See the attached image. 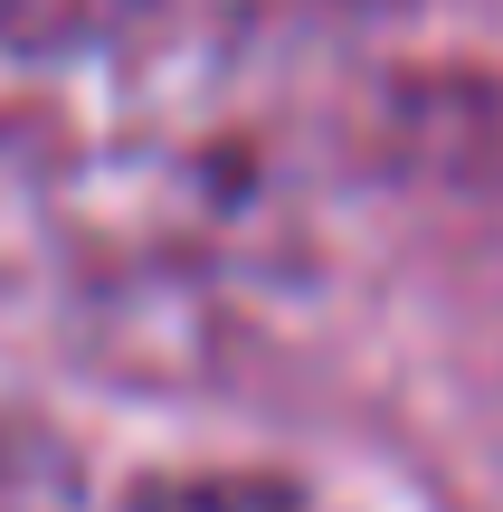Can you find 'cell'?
I'll return each instance as SVG.
<instances>
[{
	"label": "cell",
	"mask_w": 503,
	"mask_h": 512,
	"mask_svg": "<svg viewBox=\"0 0 503 512\" xmlns=\"http://www.w3.org/2000/svg\"><path fill=\"white\" fill-rule=\"evenodd\" d=\"M143 512H295L276 484H181V494L143 503Z\"/></svg>",
	"instance_id": "6da1fadb"
}]
</instances>
